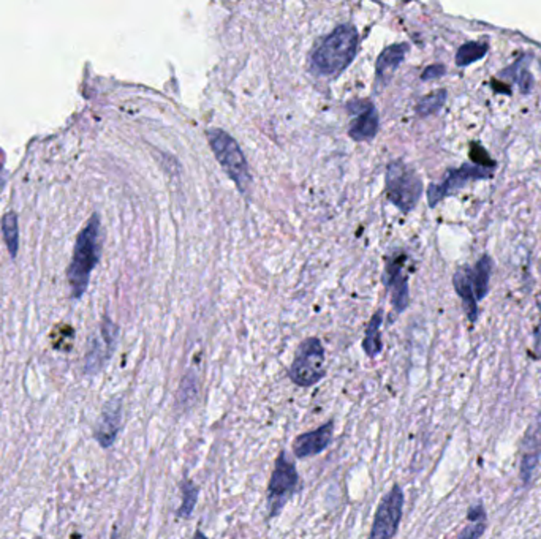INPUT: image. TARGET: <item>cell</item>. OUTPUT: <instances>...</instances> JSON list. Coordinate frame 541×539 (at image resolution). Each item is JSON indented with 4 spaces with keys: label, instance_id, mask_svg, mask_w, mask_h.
Returning a JSON list of instances; mask_svg holds the SVG:
<instances>
[{
    "label": "cell",
    "instance_id": "cell-1",
    "mask_svg": "<svg viewBox=\"0 0 541 539\" xmlns=\"http://www.w3.org/2000/svg\"><path fill=\"white\" fill-rule=\"evenodd\" d=\"M100 229H102L100 217L98 214H94L78 235L70 265L67 269V279H69L73 299H79L84 293L88 292L90 275L100 260V250H102Z\"/></svg>",
    "mask_w": 541,
    "mask_h": 539
},
{
    "label": "cell",
    "instance_id": "cell-2",
    "mask_svg": "<svg viewBox=\"0 0 541 539\" xmlns=\"http://www.w3.org/2000/svg\"><path fill=\"white\" fill-rule=\"evenodd\" d=\"M358 40L357 27L351 24L336 27L312 52L313 71L322 77H338L357 56Z\"/></svg>",
    "mask_w": 541,
    "mask_h": 539
},
{
    "label": "cell",
    "instance_id": "cell-3",
    "mask_svg": "<svg viewBox=\"0 0 541 539\" xmlns=\"http://www.w3.org/2000/svg\"><path fill=\"white\" fill-rule=\"evenodd\" d=\"M208 138L210 149L216 155L217 162L222 166L223 172L229 174V178L235 182L242 195H248L252 189V176L239 144L233 136H229L220 128H210Z\"/></svg>",
    "mask_w": 541,
    "mask_h": 539
},
{
    "label": "cell",
    "instance_id": "cell-4",
    "mask_svg": "<svg viewBox=\"0 0 541 539\" xmlns=\"http://www.w3.org/2000/svg\"><path fill=\"white\" fill-rule=\"evenodd\" d=\"M385 191L389 201L404 214H408L420 201L423 182L412 166L402 160H395L387 168Z\"/></svg>",
    "mask_w": 541,
    "mask_h": 539
},
{
    "label": "cell",
    "instance_id": "cell-5",
    "mask_svg": "<svg viewBox=\"0 0 541 539\" xmlns=\"http://www.w3.org/2000/svg\"><path fill=\"white\" fill-rule=\"evenodd\" d=\"M325 348L317 337L306 339L296 349L288 376L296 386L311 387L325 376Z\"/></svg>",
    "mask_w": 541,
    "mask_h": 539
},
{
    "label": "cell",
    "instance_id": "cell-6",
    "mask_svg": "<svg viewBox=\"0 0 541 539\" xmlns=\"http://www.w3.org/2000/svg\"><path fill=\"white\" fill-rule=\"evenodd\" d=\"M300 486L298 469L290 459L287 452L282 451L275 459V469L267 484V505L269 516H277L284 505L294 497L296 488Z\"/></svg>",
    "mask_w": 541,
    "mask_h": 539
},
{
    "label": "cell",
    "instance_id": "cell-7",
    "mask_svg": "<svg viewBox=\"0 0 541 539\" xmlns=\"http://www.w3.org/2000/svg\"><path fill=\"white\" fill-rule=\"evenodd\" d=\"M404 501L406 497L399 484H395L388 494L383 495L374 516L369 539L395 538L404 513Z\"/></svg>",
    "mask_w": 541,
    "mask_h": 539
},
{
    "label": "cell",
    "instance_id": "cell-8",
    "mask_svg": "<svg viewBox=\"0 0 541 539\" xmlns=\"http://www.w3.org/2000/svg\"><path fill=\"white\" fill-rule=\"evenodd\" d=\"M492 168H484L480 165H465L461 166L458 170H448L443 181L440 184L429 185L427 191V201L431 208H435L443 198L452 195L454 191L464 189L465 185L471 181H486L492 178Z\"/></svg>",
    "mask_w": 541,
    "mask_h": 539
},
{
    "label": "cell",
    "instance_id": "cell-9",
    "mask_svg": "<svg viewBox=\"0 0 541 539\" xmlns=\"http://www.w3.org/2000/svg\"><path fill=\"white\" fill-rule=\"evenodd\" d=\"M122 424V399L121 397H113L103 405L100 418L97 421L96 429H94V437L98 444L108 450L115 444L116 438L119 435Z\"/></svg>",
    "mask_w": 541,
    "mask_h": 539
},
{
    "label": "cell",
    "instance_id": "cell-10",
    "mask_svg": "<svg viewBox=\"0 0 541 539\" xmlns=\"http://www.w3.org/2000/svg\"><path fill=\"white\" fill-rule=\"evenodd\" d=\"M332 433H334V421H328L326 424L320 425L315 431L301 433L294 438L292 444L294 456L298 459H307V457L322 454L331 444Z\"/></svg>",
    "mask_w": 541,
    "mask_h": 539
},
{
    "label": "cell",
    "instance_id": "cell-11",
    "mask_svg": "<svg viewBox=\"0 0 541 539\" xmlns=\"http://www.w3.org/2000/svg\"><path fill=\"white\" fill-rule=\"evenodd\" d=\"M404 260H406L404 255L395 256L393 260L388 261L385 274H383V283L387 286V290L391 293L393 305H395V311L397 313L406 311L408 305V280L402 274Z\"/></svg>",
    "mask_w": 541,
    "mask_h": 539
},
{
    "label": "cell",
    "instance_id": "cell-12",
    "mask_svg": "<svg viewBox=\"0 0 541 539\" xmlns=\"http://www.w3.org/2000/svg\"><path fill=\"white\" fill-rule=\"evenodd\" d=\"M350 111L355 109V117L350 122L349 135L351 140L355 141H369L376 136L378 132V115H377L374 103L370 102H357L351 103L349 107Z\"/></svg>",
    "mask_w": 541,
    "mask_h": 539
},
{
    "label": "cell",
    "instance_id": "cell-13",
    "mask_svg": "<svg viewBox=\"0 0 541 539\" xmlns=\"http://www.w3.org/2000/svg\"><path fill=\"white\" fill-rule=\"evenodd\" d=\"M116 340H117V326L108 318H105L102 324V340H94L92 348L86 356V372L96 374L103 364L108 361L109 356L115 351Z\"/></svg>",
    "mask_w": 541,
    "mask_h": 539
},
{
    "label": "cell",
    "instance_id": "cell-14",
    "mask_svg": "<svg viewBox=\"0 0 541 539\" xmlns=\"http://www.w3.org/2000/svg\"><path fill=\"white\" fill-rule=\"evenodd\" d=\"M407 51V43H396L383 50L376 64V81L378 86H387L391 81Z\"/></svg>",
    "mask_w": 541,
    "mask_h": 539
},
{
    "label": "cell",
    "instance_id": "cell-15",
    "mask_svg": "<svg viewBox=\"0 0 541 539\" xmlns=\"http://www.w3.org/2000/svg\"><path fill=\"white\" fill-rule=\"evenodd\" d=\"M452 285L456 288L459 298L462 299V302H464L467 317H469L471 323H475L478 317V301L475 299L473 285H471V267H459L456 274H454V277H452Z\"/></svg>",
    "mask_w": 541,
    "mask_h": 539
},
{
    "label": "cell",
    "instance_id": "cell-16",
    "mask_svg": "<svg viewBox=\"0 0 541 539\" xmlns=\"http://www.w3.org/2000/svg\"><path fill=\"white\" fill-rule=\"evenodd\" d=\"M528 432H530V435H527L528 446L526 448L524 456H522L521 463V478L526 484L530 481L535 467L540 460L541 441L540 443H536V441H538V437L541 435V424L534 425L532 429H528Z\"/></svg>",
    "mask_w": 541,
    "mask_h": 539
},
{
    "label": "cell",
    "instance_id": "cell-17",
    "mask_svg": "<svg viewBox=\"0 0 541 539\" xmlns=\"http://www.w3.org/2000/svg\"><path fill=\"white\" fill-rule=\"evenodd\" d=\"M490 271H492V260L488 255L481 256V260H478L475 267L471 269V285L477 301L486 298V294L490 292Z\"/></svg>",
    "mask_w": 541,
    "mask_h": 539
},
{
    "label": "cell",
    "instance_id": "cell-18",
    "mask_svg": "<svg viewBox=\"0 0 541 539\" xmlns=\"http://www.w3.org/2000/svg\"><path fill=\"white\" fill-rule=\"evenodd\" d=\"M382 311H377L374 317L370 318L366 336L363 340V349L369 358H376L380 355L383 349L382 337H380V328H382Z\"/></svg>",
    "mask_w": 541,
    "mask_h": 539
},
{
    "label": "cell",
    "instance_id": "cell-19",
    "mask_svg": "<svg viewBox=\"0 0 541 539\" xmlns=\"http://www.w3.org/2000/svg\"><path fill=\"white\" fill-rule=\"evenodd\" d=\"M467 520L471 522L459 532L458 539H480L486 532V511L480 503L477 506L471 507L467 514Z\"/></svg>",
    "mask_w": 541,
    "mask_h": 539
},
{
    "label": "cell",
    "instance_id": "cell-20",
    "mask_svg": "<svg viewBox=\"0 0 541 539\" xmlns=\"http://www.w3.org/2000/svg\"><path fill=\"white\" fill-rule=\"evenodd\" d=\"M2 235L7 244L8 252L12 258H16L20 248V228H18V216L14 212H7L2 217Z\"/></svg>",
    "mask_w": 541,
    "mask_h": 539
},
{
    "label": "cell",
    "instance_id": "cell-21",
    "mask_svg": "<svg viewBox=\"0 0 541 539\" xmlns=\"http://www.w3.org/2000/svg\"><path fill=\"white\" fill-rule=\"evenodd\" d=\"M181 492H182V503L178 507V517L182 519H191L193 509L197 506L198 494H200V488H198L195 482L191 479H185L181 482Z\"/></svg>",
    "mask_w": 541,
    "mask_h": 539
},
{
    "label": "cell",
    "instance_id": "cell-22",
    "mask_svg": "<svg viewBox=\"0 0 541 539\" xmlns=\"http://www.w3.org/2000/svg\"><path fill=\"white\" fill-rule=\"evenodd\" d=\"M488 52V43H480V42H469L459 48L456 52V65L458 67H467V65L477 62L483 59Z\"/></svg>",
    "mask_w": 541,
    "mask_h": 539
},
{
    "label": "cell",
    "instance_id": "cell-23",
    "mask_svg": "<svg viewBox=\"0 0 541 539\" xmlns=\"http://www.w3.org/2000/svg\"><path fill=\"white\" fill-rule=\"evenodd\" d=\"M526 60H527V58H522L519 62H516L513 67H509L503 73L507 75L505 78H513L516 83L519 84V88H521L524 94H528L532 89V75L528 73L527 64H524Z\"/></svg>",
    "mask_w": 541,
    "mask_h": 539
},
{
    "label": "cell",
    "instance_id": "cell-24",
    "mask_svg": "<svg viewBox=\"0 0 541 539\" xmlns=\"http://www.w3.org/2000/svg\"><path fill=\"white\" fill-rule=\"evenodd\" d=\"M446 96H448L446 90L440 89L434 92V94L423 97L420 103H418V107H416V113L420 116H431L437 113L443 107V103L446 102Z\"/></svg>",
    "mask_w": 541,
    "mask_h": 539
},
{
    "label": "cell",
    "instance_id": "cell-25",
    "mask_svg": "<svg viewBox=\"0 0 541 539\" xmlns=\"http://www.w3.org/2000/svg\"><path fill=\"white\" fill-rule=\"evenodd\" d=\"M198 385L197 376L195 375H185L184 380L181 381L179 387L178 402L182 404V406H191L197 400Z\"/></svg>",
    "mask_w": 541,
    "mask_h": 539
},
{
    "label": "cell",
    "instance_id": "cell-26",
    "mask_svg": "<svg viewBox=\"0 0 541 539\" xmlns=\"http://www.w3.org/2000/svg\"><path fill=\"white\" fill-rule=\"evenodd\" d=\"M446 73L445 65L434 64L431 67H427L426 70L423 71L421 79L423 81H429V79H437V78L443 77Z\"/></svg>",
    "mask_w": 541,
    "mask_h": 539
},
{
    "label": "cell",
    "instance_id": "cell-27",
    "mask_svg": "<svg viewBox=\"0 0 541 539\" xmlns=\"http://www.w3.org/2000/svg\"><path fill=\"white\" fill-rule=\"evenodd\" d=\"M191 539H210L208 538V536H206V534H204L203 532H200V530H198V532H195V534H193V538Z\"/></svg>",
    "mask_w": 541,
    "mask_h": 539
}]
</instances>
